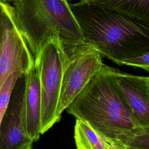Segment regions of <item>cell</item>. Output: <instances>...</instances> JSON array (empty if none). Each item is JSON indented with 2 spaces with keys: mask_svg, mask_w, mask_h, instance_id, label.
Instances as JSON below:
<instances>
[{
  "mask_svg": "<svg viewBox=\"0 0 149 149\" xmlns=\"http://www.w3.org/2000/svg\"><path fill=\"white\" fill-rule=\"evenodd\" d=\"M66 110L105 137L119 140L133 149H148L149 129L137 120L105 64Z\"/></svg>",
  "mask_w": 149,
  "mask_h": 149,
  "instance_id": "obj_1",
  "label": "cell"
},
{
  "mask_svg": "<svg viewBox=\"0 0 149 149\" xmlns=\"http://www.w3.org/2000/svg\"><path fill=\"white\" fill-rule=\"evenodd\" d=\"M84 44L119 66L149 52V22L94 5L70 4Z\"/></svg>",
  "mask_w": 149,
  "mask_h": 149,
  "instance_id": "obj_2",
  "label": "cell"
},
{
  "mask_svg": "<svg viewBox=\"0 0 149 149\" xmlns=\"http://www.w3.org/2000/svg\"><path fill=\"white\" fill-rule=\"evenodd\" d=\"M12 3L34 59L42 45L52 38L61 41L66 54L84 44L68 0H15Z\"/></svg>",
  "mask_w": 149,
  "mask_h": 149,
  "instance_id": "obj_3",
  "label": "cell"
},
{
  "mask_svg": "<svg viewBox=\"0 0 149 149\" xmlns=\"http://www.w3.org/2000/svg\"><path fill=\"white\" fill-rule=\"evenodd\" d=\"M67 59L64 47L57 38L45 42L34 57L41 93V134L59 122L56 116L61 88L63 63Z\"/></svg>",
  "mask_w": 149,
  "mask_h": 149,
  "instance_id": "obj_4",
  "label": "cell"
},
{
  "mask_svg": "<svg viewBox=\"0 0 149 149\" xmlns=\"http://www.w3.org/2000/svg\"><path fill=\"white\" fill-rule=\"evenodd\" d=\"M63 63L61 92L56 111L59 120L62 112L101 69V55L83 44L73 48Z\"/></svg>",
  "mask_w": 149,
  "mask_h": 149,
  "instance_id": "obj_5",
  "label": "cell"
},
{
  "mask_svg": "<svg viewBox=\"0 0 149 149\" xmlns=\"http://www.w3.org/2000/svg\"><path fill=\"white\" fill-rule=\"evenodd\" d=\"M2 34L0 47V90L10 74H25L34 65L28 43L17 24L13 6L2 2Z\"/></svg>",
  "mask_w": 149,
  "mask_h": 149,
  "instance_id": "obj_6",
  "label": "cell"
},
{
  "mask_svg": "<svg viewBox=\"0 0 149 149\" xmlns=\"http://www.w3.org/2000/svg\"><path fill=\"white\" fill-rule=\"evenodd\" d=\"M24 97L23 74L14 84L0 123V149H32L34 142L26 129Z\"/></svg>",
  "mask_w": 149,
  "mask_h": 149,
  "instance_id": "obj_7",
  "label": "cell"
},
{
  "mask_svg": "<svg viewBox=\"0 0 149 149\" xmlns=\"http://www.w3.org/2000/svg\"><path fill=\"white\" fill-rule=\"evenodd\" d=\"M115 87L144 128L149 129V77L134 75L108 66Z\"/></svg>",
  "mask_w": 149,
  "mask_h": 149,
  "instance_id": "obj_8",
  "label": "cell"
},
{
  "mask_svg": "<svg viewBox=\"0 0 149 149\" xmlns=\"http://www.w3.org/2000/svg\"><path fill=\"white\" fill-rule=\"evenodd\" d=\"M25 77V115L27 132L36 142L41 134V93L36 68L33 66L24 74Z\"/></svg>",
  "mask_w": 149,
  "mask_h": 149,
  "instance_id": "obj_9",
  "label": "cell"
},
{
  "mask_svg": "<svg viewBox=\"0 0 149 149\" xmlns=\"http://www.w3.org/2000/svg\"><path fill=\"white\" fill-rule=\"evenodd\" d=\"M77 3L100 6L149 22V0H80Z\"/></svg>",
  "mask_w": 149,
  "mask_h": 149,
  "instance_id": "obj_10",
  "label": "cell"
},
{
  "mask_svg": "<svg viewBox=\"0 0 149 149\" xmlns=\"http://www.w3.org/2000/svg\"><path fill=\"white\" fill-rule=\"evenodd\" d=\"M74 139L76 149H108L104 137L83 120H76Z\"/></svg>",
  "mask_w": 149,
  "mask_h": 149,
  "instance_id": "obj_11",
  "label": "cell"
},
{
  "mask_svg": "<svg viewBox=\"0 0 149 149\" xmlns=\"http://www.w3.org/2000/svg\"><path fill=\"white\" fill-rule=\"evenodd\" d=\"M22 74H23L19 72L13 73L6 80L0 90V123L9 102L14 84Z\"/></svg>",
  "mask_w": 149,
  "mask_h": 149,
  "instance_id": "obj_12",
  "label": "cell"
},
{
  "mask_svg": "<svg viewBox=\"0 0 149 149\" xmlns=\"http://www.w3.org/2000/svg\"><path fill=\"white\" fill-rule=\"evenodd\" d=\"M122 65L141 68L149 71V52L127 58L123 61Z\"/></svg>",
  "mask_w": 149,
  "mask_h": 149,
  "instance_id": "obj_13",
  "label": "cell"
},
{
  "mask_svg": "<svg viewBox=\"0 0 149 149\" xmlns=\"http://www.w3.org/2000/svg\"><path fill=\"white\" fill-rule=\"evenodd\" d=\"M103 137L107 141L108 146V149H133L130 146L126 145V144L119 140H114L105 137L104 136Z\"/></svg>",
  "mask_w": 149,
  "mask_h": 149,
  "instance_id": "obj_14",
  "label": "cell"
},
{
  "mask_svg": "<svg viewBox=\"0 0 149 149\" xmlns=\"http://www.w3.org/2000/svg\"><path fill=\"white\" fill-rule=\"evenodd\" d=\"M2 17H3V8H2V2H0V47H1L2 34Z\"/></svg>",
  "mask_w": 149,
  "mask_h": 149,
  "instance_id": "obj_15",
  "label": "cell"
},
{
  "mask_svg": "<svg viewBox=\"0 0 149 149\" xmlns=\"http://www.w3.org/2000/svg\"><path fill=\"white\" fill-rule=\"evenodd\" d=\"M0 2L4 3H11V0H0Z\"/></svg>",
  "mask_w": 149,
  "mask_h": 149,
  "instance_id": "obj_16",
  "label": "cell"
},
{
  "mask_svg": "<svg viewBox=\"0 0 149 149\" xmlns=\"http://www.w3.org/2000/svg\"><path fill=\"white\" fill-rule=\"evenodd\" d=\"M15 0H11V1H12V3L13 2H14Z\"/></svg>",
  "mask_w": 149,
  "mask_h": 149,
  "instance_id": "obj_17",
  "label": "cell"
},
{
  "mask_svg": "<svg viewBox=\"0 0 149 149\" xmlns=\"http://www.w3.org/2000/svg\"><path fill=\"white\" fill-rule=\"evenodd\" d=\"M68 1H70V0H68Z\"/></svg>",
  "mask_w": 149,
  "mask_h": 149,
  "instance_id": "obj_18",
  "label": "cell"
}]
</instances>
